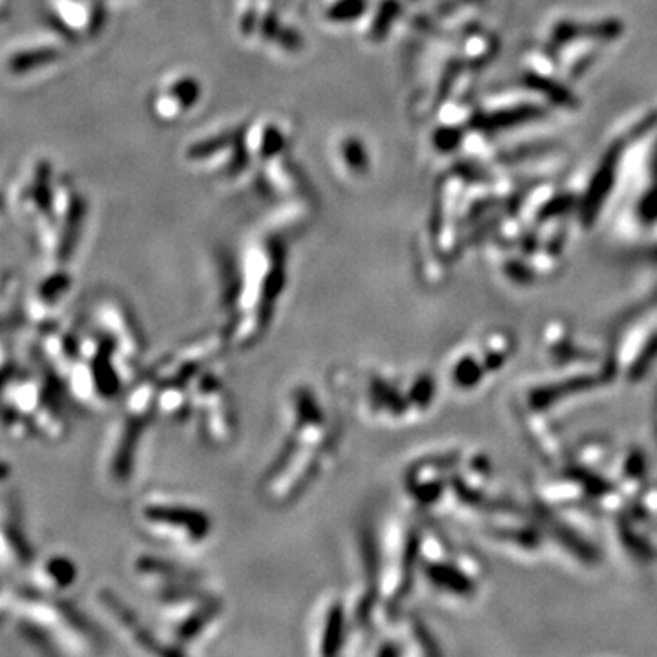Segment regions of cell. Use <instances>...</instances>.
I'll return each instance as SVG.
<instances>
[{"label":"cell","mask_w":657,"mask_h":657,"mask_svg":"<svg viewBox=\"0 0 657 657\" xmlns=\"http://www.w3.org/2000/svg\"><path fill=\"white\" fill-rule=\"evenodd\" d=\"M344 437L336 404L311 382L294 384L283 400L281 439L258 481L270 508L300 503L333 466Z\"/></svg>","instance_id":"6da1fadb"},{"label":"cell","mask_w":657,"mask_h":657,"mask_svg":"<svg viewBox=\"0 0 657 657\" xmlns=\"http://www.w3.org/2000/svg\"><path fill=\"white\" fill-rule=\"evenodd\" d=\"M420 525L422 515L415 510L395 514L364 539V578L355 596L378 627L389 616L408 609V601L417 590Z\"/></svg>","instance_id":"7a4b0ae2"},{"label":"cell","mask_w":657,"mask_h":657,"mask_svg":"<svg viewBox=\"0 0 657 657\" xmlns=\"http://www.w3.org/2000/svg\"><path fill=\"white\" fill-rule=\"evenodd\" d=\"M334 387L369 424L402 429L424 422L440 397V378L424 367L340 371Z\"/></svg>","instance_id":"3957f363"},{"label":"cell","mask_w":657,"mask_h":657,"mask_svg":"<svg viewBox=\"0 0 657 657\" xmlns=\"http://www.w3.org/2000/svg\"><path fill=\"white\" fill-rule=\"evenodd\" d=\"M148 574L161 579V601L174 656L199 652L221 629L227 605L217 585L201 570L174 561H154Z\"/></svg>","instance_id":"277c9868"},{"label":"cell","mask_w":657,"mask_h":657,"mask_svg":"<svg viewBox=\"0 0 657 657\" xmlns=\"http://www.w3.org/2000/svg\"><path fill=\"white\" fill-rule=\"evenodd\" d=\"M484 583V565L468 546L455 541L439 523L422 515L417 587L450 605L473 601Z\"/></svg>","instance_id":"5b68a950"},{"label":"cell","mask_w":657,"mask_h":657,"mask_svg":"<svg viewBox=\"0 0 657 657\" xmlns=\"http://www.w3.org/2000/svg\"><path fill=\"white\" fill-rule=\"evenodd\" d=\"M223 358L207 364L194 378L188 406V422L199 440L212 448H228L238 435L234 395L223 369Z\"/></svg>","instance_id":"8992f818"},{"label":"cell","mask_w":657,"mask_h":657,"mask_svg":"<svg viewBox=\"0 0 657 657\" xmlns=\"http://www.w3.org/2000/svg\"><path fill=\"white\" fill-rule=\"evenodd\" d=\"M141 519L177 550H203L214 537L216 521L197 501L175 495H159L143 504Z\"/></svg>","instance_id":"52a82bcc"},{"label":"cell","mask_w":657,"mask_h":657,"mask_svg":"<svg viewBox=\"0 0 657 657\" xmlns=\"http://www.w3.org/2000/svg\"><path fill=\"white\" fill-rule=\"evenodd\" d=\"M514 334L492 329L475 342L457 347L446 360L444 382L459 395L479 391L490 376L499 375L514 356Z\"/></svg>","instance_id":"ba28073f"},{"label":"cell","mask_w":657,"mask_h":657,"mask_svg":"<svg viewBox=\"0 0 657 657\" xmlns=\"http://www.w3.org/2000/svg\"><path fill=\"white\" fill-rule=\"evenodd\" d=\"M307 647L318 657L362 654L351 596L331 592L318 601L307 625Z\"/></svg>","instance_id":"9c48e42d"},{"label":"cell","mask_w":657,"mask_h":657,"mask_svg":"<svg viewBox=\"0 0 657 657\" xmlns=\"http://www.w3.org/2000/svg\"><path fill=\"white\" fill-rule=\"evenodd\" d=\"M461 450H429L413 457L402 470V492L420 515L442 514L448 499L451 473Z\"/></svg>","instance_id":"30bf717a"},{"label":"cell","mask_w":657,"mask_h":657,"mask_svg":"<svg viewBox=\"0 0 657 657\" xmlns=\"http://www.w3.org/2000/svg\"><path fill=\"white\" fill-rule=\"evenodd\" d=\"M367 654L376 657L437 656L440 654V649L424 620L404 609L380 623L369 643Z\"/></svg>","instance_id":"8fae6325"},{"label":"cell","mask_w":657,"mask_h":657,"mask_svg":"<svg viewBox=\"0 0 657 657\" xmlns=\"http://www.w3.org/2000/svg\"><path fill=\"white\" fill-rule=\"evenodd\" d=\"M60 57L58 49L55 48H37V49H26L20 51L16 55H13L9 58V71L22 75L26 71L42 68V66H49L53 62H57Z\"/></svg>","instance_id":"7c38bea8"},{"label":"cell","mask_w":657,"mask_h":657,"mask_svg":"<svg viewBox=\"0 0 657 657\" xmlns=\"http://www.w3.org/2000/svg\"><path fill=\"white\" fill-rule=\"evenodd\" d=\"M84 212H86L84 203L79 197L71 199L68 217H66L64 236H62V241H60V256L62 258H68L71 254V250L75 249V243L79 239V232H80V227H82Z\"/></svg>","instance_id":"4fadbf2b"},{"label":"cell","mask_w":657,"mask_h":657,"mask_svg":"<svg viewBox=\"0 0 657 657\" xmlns=\"http://www.w3.org/2000/svg\"><path fill=\"white\" fill-rule=\"evenodd\" d=\"M48 181H49V172H48V166L42 164L38 174H37V181H35V192L33 196L37 197V203L40 208H48L49 207V186H48Z\"/></svg>","instance_id":"5bb4252c"},{"label":"cell","mask_w":657,"mask_h":657,"mask_svg":"<svg viewBox=\"0 0 657 657\" xmlns=\"http://www.w3.org/2000/svg\"><path fill=\"white\" fill-rule=\"evenodd\" d=\"M0 208H2V197H0Z\"/></svg>","instance_id":"9a60e30c"}]
</instances>
